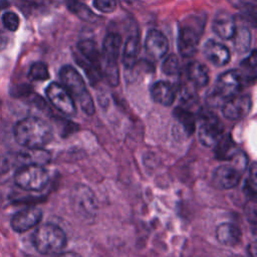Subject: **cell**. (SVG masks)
<instances>
[{
	"instance_id": "cell-1",
	"label": "cell",
	"mask_w": 257,
	"mask_h": 257,
	"mask_svg": "<svg viewBox=\"0 0 257 257\" xmlns=\"http://www.w3.org/2000/svg\"><path fill=\"white\" fill-rule=\"evenodd\" d=\"M14 138L26 149H42L51 141L52 128L44 119L28 116L15 124Z\"/></svg>"
},
{
	"instance_id": "cell-2",
	"label": "cell",
	"mask_w": 257,
	"mask_h": 257,
	"mask_svg": "<svg viewBox=\"0 0 257 257\" xmlns=\"http://www.w3.org/2000/svg\"><path fill=\"white\" fill-rule=\"evenodd\" d=\"M66 235L57 225L46 223L36 228L32 235V243L42 255H57L66 245Z\"/></svg>"
},
{
	"instance_id": "cell-3",
	"label": "cell",
	"mask_w": 257,
	"mask_h": 257,
	"mask_svg": "<svg viewBox=\"0 0 257 257\" xmlns=\"http://www.w3.org/2000/svg\"><path fill=\"white\" fill-rule=\"evenodd\" d=\"M59 77L64 84V88L69 92L72 98L78 101L81 109L86 114H93V99L88 92L85 82L79 72L71 65H64L59 71Z\"/></svg>"
},
{
	"instance_id": "cell-4",
	"label": "cell",
	"mask_w": 257,
	"mask_h": 257,
	"mask_svg": "<svg viewBox=\"0 0 257 257\" xmlns=\"http://www.w3.org/2000/svg\"><path fill=\"white\" fill-rule=\"evenodd\" d=\"M243 85V76L240 71L231 69L220 74L212 91L208 94L207 102L213 106H219L230 97L239 93Z\"/></svg>"
},
{
	"instance_id": "cell-5",
	"label": "cell",
	"mask_w": 257,
	"mask_h": 257,
	"mask_svg": "<svg viewBox=\"0 0 257 257\" xmlns=\"http://www.w3.org/2000/svg\"><path fill=\"white\" fill-rule=\"evenodd\" d=\"M121 38L119 34L111 32L103 39L101 73L110 85H117L119 81V72L117 68V59L120 52Z\"/></svg>"
},
{
	"instance_id": "cell-6",
	"label": "cell",
	"mask_w": 257,
	"mask_h": 257,
	"mask_svg": "<svg viewBox=\"0 0 257 257\" xmlns=\"http://www.w3.org/2000/svg\"><path fill=\"white\" fill-rule=\"evenodd\" d=\"M48 172L40 165H23L14 174V183L24 191H42L48 184Z\"/></svg>"
},
{
	"instance_id": "cell-7",
	"label": "cell",
	"mask_w": 257,
	"mask_h": 257,
	"mask_svg": "<svg viewBox=\"0 0 257 257\" xmlns=\"http://www.w3.org/2000/svg\"><path fill=\"white\" fill-rule=\"evenodd\" d=\"M224 126L221 120L211 112L202 114L198 137L200 143L205 147H215V145L222 138Z\"/></svg>"
},
{
	"instance_id": "cell-8",
	"label": "cell",
	"mask_w": 257,
	"mask_h": 257,
	"mask_svg": "<svg viewBox=\"0 0 257 257\" xmlns=\"http://www.w3.org/2000/svg\"><path fill=\"white\" fill-rule=\"evenodd\" d=\"M46 95L53 106L67 116L76 114V106L69 92L59 83L51 82L46 87Z\"/></svg>"
},
{
	"instance_id": "cell-9",
	"label": "cell",
	"mask_w": 257,
	"mask_h": 257,
	"mask_svg": "<svg viewBox=\"0 0 257 257\" xmlns=\"http://www.w3.org/2000/svg\"><path fill=\"white\" fill-rule=\"evenodd\" d=\"M42 218V211L37 207H28L15 213L10 221L11 228L17 233H23L35 227Z\"/></svg>"
},
{
	"instance_id": "cell-10",
	"label": "cell",
	"mask_w": 257,
	"mask_h": 257,
	"mask_svg": "<svg viewBox=\"0 0 257 257\" xmlns=\"http://www.w3.org/2000/svg\"><path fill=\"white\" fill-rule=\"evenodd\" d=\"M251 107L252 100L249 95H235L222 104V113L228 119H240L250 112Z\"/></svg>"
},
{
	"instance_id": "cell-11",
	"label": "cell",
	"mask_w": 257,
	"mask_h": 257,
	"mask_svg": "<svg viewBox=\"0 0 257 257\" xmlns=\"http://www.w3.org/2000/svg\"><path fill=\"white\" fill-rule=\"evenodd\" d=\"M200 31L191 25L183 26L179 31L178 49L183 57H192L198 50Z\"/></svg>"
},
{
	"instance_id": "cell-12",
	"label": "cell",
	"mask_w": 257,
	"mask_h": 257,
	"mask_svg": "<svg viewBox=\"0 0 257 257\" xmlns=\"http://www.w3.org/2000/svg\"><path fill=\"white\" fill-rule=\"evenodd\" d=\"M213 183L221 190H229L235 188L241 179L239 168L233 165H222L216 168L213 173Z\"/></svg>"
},
{
	"instance_id": "cell-13",
	"label": "cell",
	"mask_w": 257,
	"mask_h": 257,
	"mask_svg": "<svg viewBox=\"0 0 257 257\" xmlns=\"http://www.w3.org/2000/svg\"><path fill=\"white\" fill-rule=\"evenodd\" d=\"M145 48L152 58L160 59L168 52L169 41L164 33L157 29H151L146 36Z\"/></svg>"
},
{
	"instance_id": "cell-14",
	"label": "cell",
	"mask_w": 257,
	"mask_h": 257,
	"mask_svg": "<svg viewBox=\"0 0 257 257\" xmlns=\"http://www.w3.org/2000/svg\"><path fill=\"white\" fill-rule=\"evenodd\" d=\"M236 21L232 14L227 11L218 12L213 20L212 29L214 33L222 39L233 38L236 32Z\"/></svg>"
},
{
	"instance_id": "cell-15",
	"label": "cell",
	"mask_w": 257,
	"mask_h": 257,
	"mask_svg": "<svg viewBox=\"0 0 257 257\" xmlns=\"http://www.w3.org/2000/svg\"><path fill=\"white\" fill-rule=\"evenodd\" d=\"M203 53L207 60L215 66H224L230 61V50L224 44L213 39L206 41L203 47Z\"/></svg>"
},
{
	"instance_id": "cell-16",
	"label": "cell",
	"mask_w": 257,
	"mask_h": 257,
	"mask_svg": "<svg viewBox=\"0 0 257 257\" xmlns=\"http://www.w3.org/2000/svg\"><path fill=\"white\" fill-rule=\"evenodd\" d=\"M152 98L165 106L171 105L176 98V88L166 80H159L155 82L151 88Z\"/></svg>"
},
{
	"instance_id": "cell-17",
	"label": "cell",
	"mask_w": 257,
	"mask_h": 257,
	"mask_svg": "<svg viewBox=\"0 0 257 257\" xmlns=\"http://www.w3.org/2000/svg\"><path fill=\"white\" fill-rule=\"evenodd\" d=\"M77 48L81 54V58L101 73V55L97 50L95 42L90 39H83L78 42Z\"/></svg>"
},
{
	"instance_id": "cell-18",
	"label": "cell",
	"mask_w": 257,
	"mask_h": 257,
	"mask_svg": "<svg viewBox=\"0 0 257 257\" xmlns=\"http://www.w3.org/2000/svg\"><path fill=\"white\" fill-rule=\"evenodd\" d=\"M242 237V232L239 227L233 223H221L216 228V238L219 243L226 246L237 245Z\"/></svg>"
},
{
	"instance_id": "cell-19",
	"label": "cell",
	"mask_w": 257,
	"mask_h": 257,
	"mask_svg": "<svg viewBox=\"0 0 257 257\" xmlns=\"http://www.w3.org/2000/svg\"><path fill=\"white\" fill-rule=\"evenodd\" d=\"M189 80L196 86H206L209 82V71L205 64L199 61H192L187 66Z\"/></svg>"
},
{
	"instance_id": "cell-20",
	"label": "cell",
	"mask_w": 257,
	"mask_h": 257,
	"mask_svg": "<svg viewBox=\"0 0 257 257\" xmlns=\"http://www.w3.org/2000/svg\"><path fill=\"white\" fill-rule=\"evenodd\" d=\"M139 53V39L135 35L127 37L122 50V63L126 69H132L137 62Z\"/></svg>"
},
{
	"instance_id": "cell-21",
	"label": "cell",
	"mask_w": 257,
	"mask_h": 257,
	"mask_svg": "<svg viewBox=\"0 0 257 257\" xmlns=\"http://www.w3.org/2000/svg\"><path fill=\"white\" fill-rule=\"evenodd\" d=\"M216 158L220 160H230L236 157V146L229 135L222 136L215 145Z\"/></svg>"
},
{
	"instance_id": "cell-22",
	"label": "cell",
	"mask_w": 257,
	"mask_h": 257,
	"mask_svg": "<svg viewBox=\"0 0 257 257\" xmlns=\"http://www.w3.org/2000/svg\"><path fill=\"white\" fill-rule=\"evenodd\" d=\"M173 113L176 119L183 126L184 132L188 136H191L195 132V127H196V119L193 112L190 111L188 108L178 106L174 109Z\"/></svg>"
},
{
	"instance_id": "cell-23",
	"label": "cell",
	"mask_w": 257,
	"mask_h": 257,
	"mask_svg": "<svg viewBox=\"0 0 257 257\" xmlns=\"http://www.w3.org/2000/svg\"><path fill=\"white\" fill-rule=\"evenodd\" d=\"M67 7L73 14H75L81 20L88 21V22H95L98 19V17L85 4L77 0H68Z\"/></svg>"
},
{
	"instance_id": "cell-24",
	"label": "cell",
	"mask_w": 257,
	"mask_h": 257,
	"mask_svg": "<svg viewBox=\"0 0 257 257\" xmlns=\"http://www.w3.org/2000/svg\"><path fill=\"white\" fill-rule=\"evenodd\" d=\"M234 47L237 52L245 53L249 50L251 45V32L246 27L236 28V32L233 36Z\"/></svg>"
},
{
	"instance_id": "cell-25",
	"label": "cell",
	"mask_w": 257,
	"mask_h": 257,
	"mask_svg": "<svg viewBox=\"0 0 257 257\" xmlns=\"http://www.w3.org/2000/svg\"><path fill=\"white\" fill-rule=\"evenodd\" d=\"M28 77L31 80L34 81H42L49 78V71L47 68V65L43 62H35L31 65Z\"/></svg>"
},
{
	"instance_id": "cell-26",
	"label": "cell",
	"mask_w": 257,
	"mask_h": 257,
	"mask_svg": "<svg viewBox=\"0 0 257 257\" xmlns=\"http://www.w3.org/2000/svg\"><path fill=\"white\" fill-rule=\"evenodd\" d=\"M245 193L249 197V200H255L256 199V193H257V188H256V165L255 163L252 164L248 178L246 179L245 182Z\"/></svg>"
},
{
	"instance_id": "cell-27",
	"label": "cell",
	"mask_w": 257,
	"mask_h": 257,
	"mask_svg": "<svg viewBox=\"0 0 257 257\" xmlns=\"http://www.w3.org/2000/svg\"><path fill=\"white\" fill-rule=\"evenodd\" d=\"M163 72L167 75H176L180 71L179 59L175 54L169 55L162 65Z\"/></svg>"
},
{
	"instance_id": "cell-28",
	"label": "cell",
	"mask_w": 257,
	"mask_h": 257,
	"mask_svg": "<svg viewBox=\"0 0 257 257\" xmlns=\"http://www.w3.org/2000/svg\"><path fill=\"white\" fill-rule=\"evenodd\" d=\"M2 22L6 29L10 31H16L19 27V17L14 12H6L2 16Z\"/></svg>"
},
{
	"instance_id": "cell-29",
	"label": "cell",
	"mask_w": 257,
	"mask_h": 257,
	"mask_svg": "<svg viewBox=\"0 0 257 257\" xmlns=\"http://www.w3.org/2000/svg\"><path fill=\"white\" fill-rule=\"evenodd\" d=\"M93 6L100 12L111 13L116 8L115 0H93Z\"/></svg>"
},
{
	"instance_id": "cell-30",
	"label": "cell",
	"mask_w": 257,
	"mask_h": 257,
	"mask_svg": "<svg viewBox=\"0 0 257 257\" xmlns=\"http://www.w3.org/2000/svg\"><path fill=\"white\" fill-rule=\"evenodd\" d=\"M241 66L246 71L249 70V71H252L253 74H256V50L255 49H253L250 55L242 61Z\"/></svg>"
},
{
	"instance_id": "cell-31",
	"label": "cell",
	"mask_w": 257,
	"mask_h": 257,
	"mask_svg": "<svg viewBox=\"0 0 257 257\" xmlns=\"http://www.w3.org/2000/svg\"><path fill=\"white\" fill-rule=\"evenodd\" d=\"M229 2L239 9H255L256 0H229Z\"/></svg>"
},
{
	"instance_id": "cell-32",
	"label": "cell",
	"mask_w": 257,
	"mask_h": 257,
	"mask_svg": "<svg viewBox=\"0 0 257 257\" xmlns=\"http://www.w3.org/2000/svg\"><path fill=\"white\" fill-rule=\"evenodd\" d=\"M12 159L8 155L0 156V175L6 174L11 170Z\"/></svg>"
},
{
	"instance_id": "cell-33",
	"label": "cell",
	"mask_w": 257,
	"mask_h": 257,
	"mask_svg": "<svg viewBox=\"0 0 257 257\" xmlns=\"http://www.w3.org/2000/svg\"><path fill=\"white\" fill-rule=\"evenodd\" d=\"M7 42H8L7 35L2 30H0V51L6 47Z\"/></svg>"
},
{
	"instance_id": "cell-34",
	"label": "cell",
	"mask_w": 257,
	"mask_h": 257,
	"mask_svg": "<svg viewBox=\"0 0 257 257\" xmlns=\"http://www.w3.org/2000/svg\"><path fill=\"white\" fill-rule=\"evenodd\" d=\"M56 257H81V256L75 252L67 251V252H61V253L57 254Z\"/></svg>"
},
{
	"instance_id": "cell-35",
	"label": "cell",
	"mask_w": 257,
	"mask_h": 257,
	"mask_svg": "<svg viewBox=\"0 0 257 257\" xmlns=\"http://www.w3.org/2000/svg\"><path fill=\"white\" fill-rule=\"evenodd\" d=\"M8 7V2L6 0H0V8Z\"/></svg>"
}]
</instances>
